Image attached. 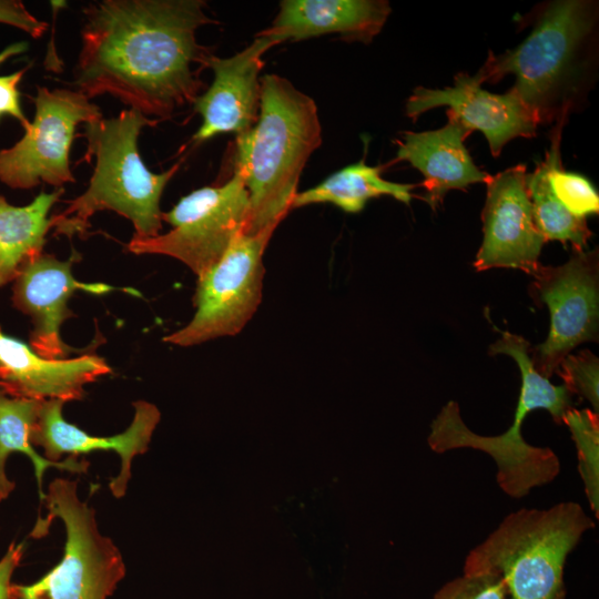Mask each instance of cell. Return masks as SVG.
<instances>
[{
  "mask_svg": "<svg viewBox=\"0 0 599 599\" xmlns=\"http://www.w3.org/2000/svg\"><path fill=\"white\" fill-rule=\"evenodd\" d=\"M202 0H102L83 8L73 85L90 100L119 99L155 120L171 119L205 88L212 52L196 30L216 23Z\"/></svg>",
  "mask_w": 599,
  "mask_h": 599,
  "instance_id": "1",
  "label": "cell"
},
{
  "mask_svg": "<svg viewBox=\"0 0 599 599\" xmlns=\"http://www.w3.org/2000/svg\"><path fill=\"white\" fill-rule=\"evenodd\" d=\"M520 24L530 32L514 49L488 58L475 77L483 84L515 75L510 88L537 124L569 119L587 102L599 63V2L550 0L537 4Z\"/></svg>",
  "mask_w": 599,
  "mask_h": 599,
  "instance_id": "2",
  "label": "cell"
},
{
  "mask_svg": "<svg viewBox=\"0 0 599 599\" xmlns=\"http://www.w3.org/2000/svg\"><path fill=\"white\" fill-rule=\"evenodd\" d=\"M258 118L236 136L234 170L250 197L245 234L273 232L292 210L302 171L322 143L315 101L277 74L261 77Z\"/></svg>",
  "mask_w": 599,
  "mask_h": 599,
  "instance_id": "3",
  "label": "cell"
},
{
  "mask_svg": "<svg viewBox=\"0 0 599 599\" xmlns=\"http://www.w3.org/2000/svg\"><path fill=\"white\" fill-rule=\"evenodd\" d=\"M158 120L134 109L122 110L116 116L85 123L88 150L84 159H95L89 187L67 207L50 216L54 235L84 237L90 217L99 211H114L130 220L134 237L149 238L160 234L162 214L160 201L164 187L180 169L173 164L161 173L151 172L143 163L138 140L142 128L154 126Z\"/></svg>",
  "mask_w": 599,
  "mask_h": 599,
  "instance_id": "4",
  "label": "cell"
},
{
  "mask_svg": "<svg viewBox=\"0 0 599 599\" xmlns=\"http://www.w3.org/2000/svg\"><path fill=\"white\" fill-rule=\"evenodd\" d=\"M595 526L575 501L519 509L469 551L463 573H500L510 599H556L568 555Z\"/></svg>",
  "mask_w": 599,
  "mask_h": 599,
  "instance_id": "5",
  "label": "cell"
},
{
  "mask_svg": "<svg viewBox=\"0 0 599 599\" xmlns=\"http://www.w3.org/2000/svg\"><path fill=\"white\" fill-rule=\"evenodd\" d=\"M510 357L521 374L511 426L497 436L478 435L464 423L458 404L449 400L432 422L427 444L437 454L458 448L488 454L497 465L496 479L500 489L512 498H521L532 488L552 481L560 473L558 456L548 447L528 444L522 437L521 424L530 412L544 408L556 424L561 425L564 416L572 408V394L565 385H552L535 369L527 347H514Z\"/></svg>",
  "mask_w": 599,
  "mask_h": 599,
  "instance_id": "6",
  "label": "cell"
},
{
  "mask_svg": "<svg viewBox=\"0 0 599 599\" xmlns=\"http://www.w3.org/2000/svg\"><path fill=\"white\" fill-rule=\"evenodd\" d=\"M45 518H38L33 538L48 534L54 519L65 527L60 562L30 585H13V599H108L125 576L122 555L100 534L94 510L78 496V483L57 478L49 485L43 504Z\"/></svg>",
  "mask_w": 599,
  "mask_h": 599,
  "instance_id": "7",
  "label": "cell"
},
{
  "mask_svg": "<svg viewBox=\"0 0 599 599\" xmlns=\"http://www.w3.org/2000/svg\"><path fill=\"white\" fill-rule=\"evenodd\" d=\"M250 209L243 175L234 170L223 184L204 186L181 197L162 221L172 230L154 237H132L129 252L166 255L185 264L196 276L215 264L244 232Z\"/></svg>",
  "mask_w": 599,
  "mask_h": 599,
  "instance_id": "8",
  "label": "cell"
},
{
  "mask_svg": "<svg viewBox=\"0 0 599 599\" xmlns=\"http://www.w3.org/2000/svg\"><path fill=\"white\" fill-rule=\"evenodd\" d=\"M272 235L241 233L223 256L197 276L192 319L163 341L189 347L238 334L261 304L263 255Z\"/></svg>",
  "mask_w": 599,
  "mask_h": 599,
  "instance_id": "9",
  "label": "cell"
},
{
  "mask_svg": "<svg viewBox=\"0 0 599 599\" xmlns=\"http://www.w3.org/2000/svg\"><path fill=\"white\" fill-rule=\"evenodd\" d=\"M35 114L24 135L0 150V181L12 189L40 183L62 187L75 181L70 170V149L80 123L103 118L100 108L77 90L37 88Z\"/></svg>",
  "mask_w": 599,
  "mask_h": 599,
  "instance_id": "10",
  "label": "cell"
},
{
  "mask_svg": "<svg viewBox=\"0 0 599 599\" xmlns=\"http://www.w3.org/2000/svg\"><path fill=\"white\" fill-rule=\"evenodd\" d=\"M530 276L531 296L550 312L548 337L530 348V358L535 369L549 378L575 347L598 341V248L585 252L571 247L568 262L560 266L538 264Z\"/></svg>",
  "mask_w": 599,
  "mask_h": 599,
  "instance_id": "11",
  "label": "cell"
},
{
  "mask_svg": "<svg viewBox=\"0 0 599 599\" xmlns=\"http://www.w3.org/2000/svg\"><path fill=\"white\" fill-rule=\"evenodd\" d=\"M526 164H517L486 180L481 212L484 238L474 266L478 272L509 267L531 274L546 243L532 216L526 187Z\"/></svg>",
  "mask_w": 599,
  "mask_h": 599,
  "instance_id": "12",
  "label": "cell"
},
{
  "mask_svg": "<svg viewBox=\"0 0 599 599\" xmlns=\"http://www.w3.org/2000/svg\"><path fill=\"white\" fill-rule=\"evenodd\" d=\"M444 105L468 130L483 132L494 158L509 141L537 134L536 120L514 90L491 93L481 88L475 74L460 72L454 84L444 89L417 87L406 102V114L416 121L426 111Z\"/></svg>",
  "mask_w": 599,
  "mask_h": 599,
  "instance_id": "13",
  "label": "cell"
},
{
  "mask_svg": "<svg viewBox=\"0 0 599 599\" xmlns=\"http://www.w3.org/2000/svg\"><path fill=\"white\" fill-rule=\"evenodd\" d=\"M277 44L275 38L258 32L252 43L234 55L209 58L206 68L212 69L214 79L193 103L202 116L194 141L203 142L222 133L240 136L254 126L260 112L263 55Z\"/></svg>",
  "mask_w": 599,
  "mask_h": 599,
  "instance_id": "14",
  "label": "cell"
},
{
  "mask_svg": "<svg viewBox=\"0 0 599 599\" xmlns=\"http://www.w3.org/2000/svg\"><path fill=\"white\" fill-rule=\"evenodd\" d=\"M74 253L68 261L51 254H40L30 262L14 280L12 303L17 309L31 317L33 329L30 347L44 358H65L74 348L60 335L62 323L74 316L68 307L77 291L104 294L112 287L103 283H82L72 275Z\"/></svg>",
  "mask_w": 599,
  "mask_h": 599,
  "instance_id": "15",
  "label": "cell"
},
{
  "mask_svg": "<svg viewBox=\"0 0 599 599\" xmlns=\"http://www.w3.org/2000/svg\"><path fill=\"white\" fill-rule=\"evenodd\" d=\"M63 405L64 402L59 399L41 402L30 434L32 446L41 447L43 457L53 463H58L64 454L78 458L79 455L95 450L115 451L121 459V467L119 475L109 483V488L115 498H122L131 478L132 459L148 450L160 422L159 408L145 400L134 402L131 425L121 434L104 437L90 435L67 422L62 416Z\"/></svg>",
  "mask_w": 599,
  "mask_h": 599,
  "instance_id": "16",
  "label": "cell"
},
{
  "mask_svg": "<svg viewBox=\"0 0 599 599\" xmlns=\"http://www.w3.org/2000/svg\"><path fill=\"white\" fill-rule=\"evenodd\" d=\"M110 373L111 367L97 354L44 358L0 327V389L11 397L80 400L87 384Z\"/></svg>",
  "mask_w": 599,
  "mask_h": 599,
  "instance_id": "17",
  "label": "cell"
},
{
  "mask_svg": "<svg viewBox=\"0 0 599 599\" xmlns=\"http://www.w3.org/2000/svg\"><path fill=\"white\" fill-rule=\"evenodd\" d=\"M447 123L437 130L402 133L396 141L394 162L406 161L424 176L423 200L433 211L443 203L450 190H464L470 184L485 183L490 174L480 170L473 161L466 138L471 131L464 126L450 112Z\"/></svg>",
  "mask_w": 599,
  "mask_h": 599,
  "instance_id": "18",
  "label": "cell"
},
{
  "mask_svg": "<svg viewBox=\"0 0 599 599\" xmlns=\"http://www.w3.org/2000/svg\"><path fill=\"white\" fill-rule=\"evenodd\" d=\"M390 11L386 0H283L271 27L260 33L280 43L332 33L369 43L382 31Z\"/></svg>",
  "mask_w": 599,
  "mask_h": 599,
  "instance_id": "19",
  "label": "cell"
},
{
  "mask_svg": "<svg viewBox=\"0 0 599 599\" xmlns=\"http://www.w3.org/2000/svg\"><path fill=\"white\" fill-rule=\"evenodd\" d=\"M63 187L41 192L24 206L11 205L0 194V286L19 276L40 254L52 229L49 213L63 194Z\"/></svg>",
  "mask_w": 599,
  "mask_h": 599,
  "instance_id": "20",
  "label": "cell"
},
{
  "mask_svg": "<svg viewBox=\"0 0 599 599\" xmlns=\"http://www.w3.org/2000/svg\"><path fill=\"white\" fill-rule=\"evenodd\" d=\"M384 166H370L365 159L352 163L323 180L317 185L295 195L292 210L311 204L329 203L346 213L361 212L366 203L380 195H389L409 204L416 184H402L382 177Z\"/></svg>",
  "mask_w": 599,
  "mask_h": 599,
  "instance_id": "21",
  "label": "cell"
},
{
  "mask_svg": "<svg viewBox=\"0 0 599 599\" xmlns=\"http://www.w3.org/2000/svg\"><path fill=\"white\" fill-rule=\"evenodd\" d=\"M42 400L17 398L0 389V501L7 499L16 484L7 477L6 463L11 454L27 455L34 467L38 483L40 504H43V474L47 468L55 467L62 470L82 474L87 473L89 463L69 456L65 460L53 463L37 453L30 441V434L37 420Z\"/></svg>",
  "mask_w": 599,
  "mask_h": 599,
  "instance_id": "22",
  "label": "cell"
},
{
  "mask_svg": "<svg viewBox=\"0 0 599 599\" xmlns=\"http://www.w3.org/2000/svg\"><path fill=\"white\" fill-rule=\"evenodd\" d=\"M567 120L554 124L550 145L545 158L526 175V187L531 204L535 224L545 241L569 242L583 250L592 233L586 219L573 216L555 196L548 180L549 170L560 154L561 133Z\"/></svg>",
  "mask_w": 599,
  "mask_h": 599,
  "instance_id": "23",
  "label": "cell"
},
{
  "mask_svg": "<svg viewBox=\"0 0 599 599\" xmlns=\"http://www.w3.org/2000/svg\"><path fill=\"white\" fill-rule=\"evenodd\" d=\"M577 449L578 471L590 509L599 516V416L591 409L570 408L564 416Z\"/></svg>",
  "mask_w": 599,
  "mask_h": 599,
  "instance_id": "24",
  "label": "cell"
},
{
  "mask_svg": "<svg viewBox=\"0 0 599 599\" xmlns=\"http://www.w3.org/2000/svg\"><path fill=\"white\" fill-rule=\"evenodd\" d=\"M557 156L549 170L548 180L555 196L579 219L599 212V196L591 183L580 174L566 172Z\"/></svg>",
  "mask_w": 599,
  "mask_h": 599,
  "instance_id": "25",
  "label": "cell"
},
{
  "mask_svg": "<svg viewBox=\"0 0 599 599\" xmlns=\"http://www.w3.org/2000/svg\"><path fill=\"white\" fill-rule=\"evenodd\" d=\"M556 373L564 379V385L571 394L586 398L599 410V361L590 351L568 354L560 362Z\"/></svg>",
  "mask_w": 599,
  "mask_h": 599,
  "instance_id": "26",
  "label": "cell"
},
{
  "mask_svg": "<svg viewBox=\"0 0 599 599\" xmlns=\"http://www.w3.org/2000/svg\"><path fill=\"white\" fill-rule=\"evenodd\" d=\"M507 589L500 573L485 571L463 573L443 585L433 599H506Z\"/></svg>",
  "mask_w": 599,
  "mask_h": 599,
  "instance_id": "27",
  "label": "cell"
},
{
  "mask_svg": "<svg viewBox=\"0 0 599 599\" xmlns=\"http://www.w3.org/2000/svg\"><path fill=\"white\" fill-rule=\"evenodd\" d=\"M0 23L21 29L34 39L44 34L48 23L30 13L21 1L0 0Z\"/></svg>",
  "mask_w": 599,
  "mask_h": 599,
  "instance_id": "28",
  "label": "cell"
},
{
  "mask_svg": "<svg viewBox=\"0 0 599 599\" xmlns=\"http://www.w3.org/2000/svg\"><path fill=\"white\" fill-rule=\"evenodd\" d=\"M26 70L27 68L0 77V119L4 114L11 115L21 123L24 130L30 125V121L21 109L18 84Z\"/></svg>",
  "mask_w": 599,
  "mask_h": 599,
  "instance_id": "29",
  "label": "cell"
},
{
  "mask_svg": "<svg viewBox=\"0 0 599 599\" xmlns=\"http://www.w3.org/2000/svg\"><path fill=\"white\" fill-rule=\"evenodd\" d=\"M23 551V542H11L0 560V599H13V583L11 579L14 570L20 565Z\"/></svg>",
  "mask_w": 599,
  "mask_h": 599,
  "instance_id": "30",
  "label": "cell"
},
{
  "mask_svg": "<svg viewBox=\"0 0 599 599\" xmlns=\"http://www.w3.org/2000/svg\"><path fill=\"white\" fill-rule=\"evenodd\" d=\"M28 49L27 42H17L8 45L0 52V64L3 63L6 60L11 58L12 55L20 54L24 52Z\"/></svg>",
  "mask_w": 599,
  "mask_h": 599,
  "instance_id": "31",
  "label": "cell"
}]
</instances>
